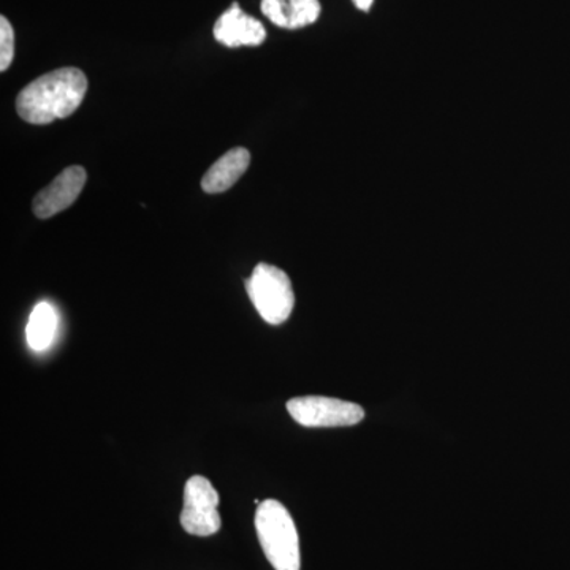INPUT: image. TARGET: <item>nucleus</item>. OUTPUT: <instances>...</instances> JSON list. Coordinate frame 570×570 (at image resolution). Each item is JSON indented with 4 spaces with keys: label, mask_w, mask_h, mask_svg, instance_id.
I'll use <instances>...</instances> for the list:
<instances>
[{
    "label": "nucleus",
    "mask_w": 570,
    "mask_h": 570,
    "mask_svg": "<svg viewBox=\"0 0 570 570\" xmlns=\"http://www.w3.org/2000/svg\"><path fill=\"white\" fill-rule=\"evenodd\" d=\"M86 91V75L75 67H63L26 86L18 94L17 111L26 122L45 126L73 115L85 100Z\"/></svg>",
    "instance_id": "nucleus-1"
},
{
    "label": "nucleus",
    "mask_w": 570,
    "mask_h": 570,
    "mask_svg": "<svg viewBox=\"0 0 570 570\" xmlns=\"http://www.w3.org/2000/svg\"><path fill=\"white\" fill-rule=\"evenodd\" d=\"M255 530L266 560L275 570L302 569L298 531L291 512L279 501L266 499L258 504Z\"/></svg>",
    "instance_id": "nucleus-2"
},
{
    "label": "nucleus",
    "mask_w": 570,
    "mask_h": 570,
    "mask_svg": "<svg viewBox=\"0 0 570 570\" xmlns=\"http://www.w3.org/2000/svg\"><path fill=\"white\" fill-rule=\"evenodd\" d=\"M250 302L266 324L281 325L288 321L295 306L291 277L275 265L258 264L246 281Z\"/></svg>",
    "instance_id": "nucleus-3"
},
{
    "label": "nucleus",
    "mask_w": 570,
    "mask_h": 570,
    "mask_svg": "<svg viewBox=\"0 0 570 570\" xmlns=\"http://www.w3.org/2000/svg\"><path fill=\"white\" fill-rule=\"evenodd\" d=\"M288 414L307 428L354 426L363 422L365 411L348 401L326 396H299L287 403Z\"/></svg>",
    "instance_id": "nucleus-4"
},
{
    "label": "nucleus",
    "mask_w": 570,
    "mask_h": 570,
    "mask_svg": "<svg viewBox=\"0 0 570 570\" xmlns=\"http://www.w3.org/2000/svg\"><path fill=\"white\" fill-rule=\"evenodd\" d=\"M217 505H219V493L208 479L194 475L187 480L184 489V508L179 519L184 531L198 538L216 534L223 527Z\"/></svg>",
    "instance_id": "nucleus-5"
},
{
    "label": "nucleus",
    "mask_w": 570,
    "mask_h": 570,
    "mask_svg": "<svg viewBox=\"0 0 570 570\" xmlns=\"http://www.w3.org/2000/svg\"><path fill=\"white\" fill-rule=\"evenodd\" d=\"M88 174L80 165L66 168L61 175L56 176L50 186L41 189L32 202L33 214L39 219H50L75 204L82 187H85Z\"/></svg>",
    "instance_id": "nucleus-6"
},
{
    "label": "nucleus",
    "mask_w": 570,
    "mask_h": 570,
    "mask_svg": "<svg viewBox=\"0 0 570 570\" xmlns=\"http://www.w3.org/2000/svg\"><path fill=\"white\" fill-rule=\"evenodd\" d=\"M213 32L214 39L228 48L258 47L266 39L264 24L246 14L236 2L220 14Z\"/></svg>",
    "instance_id": "nucleus-7"
},
{
    "label": "nucleus",
    "mask_w": 570,
    "mask_h": 570,
    "mask_svg": "<svg viewBox=\"0 0 570 570\" xmlns=\"http://www.w3.org/2000/svg\"><path fill=\"white\" fill-rule=\"evenodd\" d=\"M318 0H262V13L283 29H302L321 17Z\"/></svg>",
    "instance_id": "nucleus-8"
},
{
    "label": "nucleus",
    "mask_w": 570,
    "mask_h": 570,
    "mask_svg": "<svg viewBox=\"0 0 570 570\" xmlns=\"http://www.w3.org/2000/svg\"><path fill=\"white\" fill-rule=\"evenodd\" d=\"M250 165V153L246 148H234L224 154L202 178L206 194L227 193L246 174Z\"/></svg>",
    "instance_id": "nucleus-9"
},
{
    "label": "nucleus",
    "mask_w": 570,
    "mask_h": 570,
    "mask_svg": "<svg viewBox=\"0 0 570 570\" xmlns=\"http://www.w3.org/2000/svg\"><path fill=\"white\" fill-rule=\"evenodd\" d=\"M56 330H58V313L55 307L47 302L39 303L33 307L28 328H26L29 347L36 352L47 351L55 341Z\"/></svg>",
    "instance_id": "nucleus-10"
},
{
    "label": "nucleus",
    "mask_w": 570,
    "mask_h": 570,
    "mask_svg": "<svg viewBox=\"0 0 570 570\" xmlns=\"http://www.w3.org/2000/svg\"><path fill=\"white\" fill-rule=\"evenodd\" d=\"M14 32L6 17L0 18V70L6 71L13 62Z\"/></svg>",
    "instance_id": "nucleus-11"
},
{
    "label": "nucleus",
    "mask_w": 570,
    "mask_h": 570,
    "mask_svg": "<svg viewBox=\"0 0 570 570\" xmlns=\"http://www.w3.org/2000/svg\"><path fill=\"white\" fill-rule=\"evenodd\" d=\"M355 3L356 9L367 11L373 7L374 0H352Z\"/></svg>",
    "instance_id": "nucleus-12"
}]
</instances>
